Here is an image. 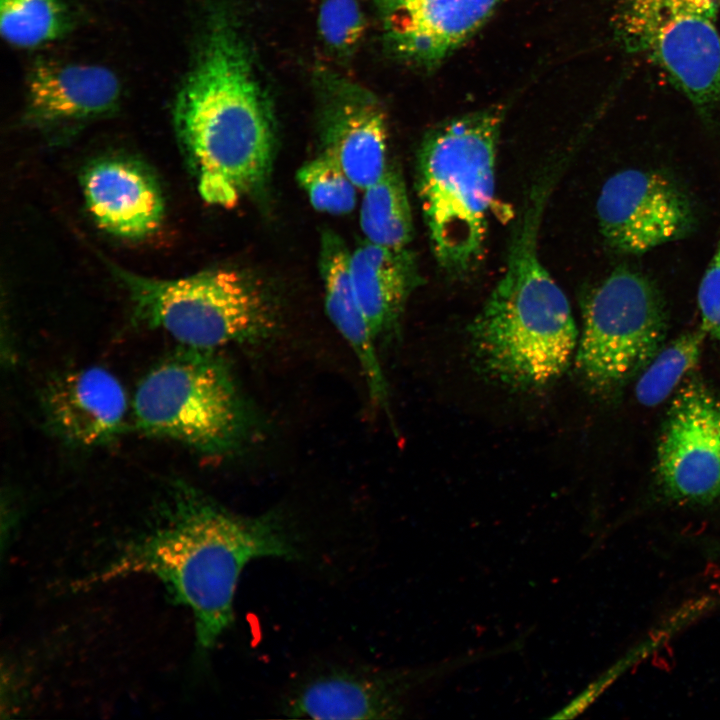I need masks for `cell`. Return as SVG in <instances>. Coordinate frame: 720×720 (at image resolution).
<instances>
[{
  "label": "cell",
  "mask_w": 720,
  "mask_h": 720,
  "mask_svg": "<svg viewBox=\"0 0 720 720\" xmlns=\"http://www.w3.org/2000/svg\"><path fill=\"white\" fill-rule=\"evenodd\" d=\"M300 539L279 512L236 514L191 487L176 486L161 520L127 542L81 585L132 575L158 579L193 617L196 647L207 655L234 621L245 567L262 558H301Z\"/></svg>",
  "instance_id": "cell-1"
},
{
  "label": "cell",
  "mask_w": 720,
  "mask_h": 720,
  "mask_svg": "<svg viewBox=\"0 0 720 720\" xmlns=\"http://www.w3.org/2000/svg\"><path fill=\"white\" fill-rule=\"evenodd\" d=\"M176 133L202 199L230 208L268 177L273 122L248 51L232 24L215 17L174 106Z\"/></svg>",
  "instance_id": "cell-2"
},
{
  "label": "cell",
  "mask_w": 720,
  "mask_h": 720,
  "mask_svg": "<svg viewBox=\"0 0 720 720\" xmlns=\"http://www.w3.org/2000/svg\"><path fill=\"white\" fill-rule=\"evenodd\" d=\"M536 216L529 214L503 276L468 327L480 372L524 390L559 378L578 337L569 301L537 255Z\"/></svg>",
  "instance_id": "cell-3"
},
{
  "label": "cell",
  "mask_w": 720,
  "mask_h": 720,
  "mask_svg": "<svg viewBox=\"0 0 720 720\" xmlns=\"http://www.w3.org/2000/svg\"><path fill=\"white\" fill-rule=\"evenodd\" d=\"M501 122L497 107L457 117L432 129L419 151L418 195L432 250L454 275L483 254Z\"/></svg>",
  "instance_id": "cell-4"
},
{
  "label": "cell",
  "mask_w": 720,
  "mask_h": 720,
  "mask_svg": "<svg viewBox=\"0 0 720 720\" xmlns=\"http://www.w3.org/2000/svg\"><path fill=\"white\" fill-rule=\"evenodd\" d=\"M127 289L134 319L161 328L187 347L213 349L272 333L276 311L265 289L233 269L156 279L106 262Z\"/></svg>",
  "instance_id": "cell-5"
},
{
  "label": "cell",
  "mask_w": 720,
  "mask_h": 720,
  "mask_svg": "<svg viewBox=\"0 0 720 720\" xmlns=\"http://www.w3.org/2000/svg\"><path fill=\"white\" fill-rule=\"evenodd\" d=\"M133 413L145 434L208 455L239 448L249 427L247 407L213 349L184 346L153 367L137 387Z\"/></svg>",
  "instance_id": "cell-6"
},
{
  "label": "cell",
  "mask_w": 720,
  "mask_h": 720,
  "mask_svg": "<svg viewBox=\"0 0 720 720\" xmlns=\"http://www.w3.org/2000/svg\"><path fill=\"white\" fill-rule=\"evenodd\" d=\"M624 48L664 72L699 108L720 104V32L715 0H619Z\"/></svg>",
  "instance_id": "cell-7"
},
{
  "label": "cell",
  "mask_w": 720,
  "mask_h": 720,
  "mask_svg": "<svg viewBox=\"0 0 720 720\" xmlns=\"http://www.w3.org/2000/svg\"><path fill=\"white\" fill-rule=\"evenodd\" d=\"M667 328L659 292L644 275L615 269L588 298L576 366L592 389L611 390L649 364Z\"/></svg>",
  "instance_id": "cell-8"
},
{
  "label": "cell",
  "mask_w": 720,
  "mask_h": 720,
  "mask_svg": "<svg viewBox=\"0 0 720 720\" xmlns=\"http://www.w3.org/2000/svg\"><path fill=\"white\" fill-rule=\"evenodd\" d=\"M663 494L679 504L720 499V396L691 382L674 397L657 446Z\"/></svg>",
  "instance_id": "cell-9"
},
{
  "label": "cell",
  "mask_w": 720,
  "mask_h": 720,
  "mask_svg": "<svg viewBox=\"0 0 720 720\" xmlns=\"http://www.w3.org/2000/svg\"><path fill=\"white\" fill-rule=\"evenodd\" d=\"M600 231L622 253H643L675 240L691 227L688 199L667 176L638 169L609 177L596 204Z\"/></svg>",
  "instance_id": "cell-10"
},
{
  "label": "cell",
  "mask_w": 720,
  "mask_h": 720,
  "mask_svg": "<svg viewBox=\"0 0 720 720\" xmlns=\"http://www.w3.org/2000/svg\"><path fill=\"white\" fill-rule=\"evenodd\" d=\"M501 0H377L393 54L422 68L439 65L494 13Z\"/></svg>",
  "instance_id": "cell-11"
},
{
  "label": "cell",
  "mask_w": 720,
  "mask_h": 720,
  "mask_svg": "<svg viewBox=\"0 0 720 720\" xmlns=\"http://www.w3.org/2000/svg\"><path fill=\"white\" fill-rule=\"evenodd\" d=\"M423 679L421 672L330 669L290 692L283 712L293 718H397L404 711L407 694Z\"/></svg>",
  "instance_id": "cell-12"
},
{
  "label": "cell",
  "mask_w": 720,
  "mask_h": 720,
  "mask_svg": "<svg viewBox=\"0 0 720 720\" xmlns=\"http://www.w3.org/2000/svg\"><path fill=\"white\" fill-rule=\"evenodd\" d=\"M324 80L323 151L363 191L379 180L389 166L384 111L365 88L335 77Z\"/></svg>",
  "instance_id": "cell-13"
},
{
  "label": "cell",
  "mask_w": 720,
  "mask_h": 720,
  "mask_svg": "<svg viewBox=\"0 0 720 720\" xmlns=\"http://www.w3.org/2000/svg\"><path fill=\"white\" fill-rule=\"evenodd\" d=\"M42 411L49 429L80 447L105 445L123 431L127 397L118 379L100 367L66 372L42 392Z\"/></svg>",
  "instance_id": "cell-14"
},
{
  "label": "cell",
  "mask_w": 720,
  "mask_h": 720,
  "mask_svg": "<svg viewBox=\"0 0 720 720\" xmlns=\"http://www.w3.org/2000/svg\"><path fill=\"white\" fill-rule=\"evenodd\" d=\"M88 211L103 230L129 239L156 231L164 217V200L153 175L136 161L107 158L82 175Z\"/></svg>",
  "instance_id": "cell-15"
},
{
  "label": "cell",
  "mask_w": 720,
  "mask_h": 720,
  "mask_svg": "<svg viewBox=\"0 0 720 720\" xmlns=\"http://www.w3.org/2000/svg\"><path fill=\"white\" fill-rule=\"evenodd\" d=\"M27 117L41 126L69 125L112 111L121 83L99 65L38 60L27 78Z\"/></svg>",
  "instance_id": "cell-16"
},
{
  "label": "cell",
  "mask_w": 720,
  "mask_h": 720,
  "mask_svg": "<svg viewBox=\"0 0 720 720\" xmlns=\"http://www.w3.org/2000/svg\"><path fill=\"white\" fill-rule=\"evenodd\" d=\"M350 251L333 232L321 238L320 272L325 308L330 321L350 345L365 375L370 397L387 402V383L377 352L376 340L360 308L350 273Z\"/></svg>",
  "instance_id": "cell-17"
},
{
  "label": "cell",
  "mask_w": 720,
  "mask_h": 720,
  "mask_svg": "<svg viewBox=\"0 0 720 720\" xmlns=\"http://www.w3.org/2000/svg\"><path fill=\"white\" fill-rule=\"evenodd\" d=\"M350 273L375 340L383 337L398 320L412 288L414 271L408 252L365 241L350 253Z\"/></svg>",
  "instance_id": "cell-18"
},
{
  "label": "cell",
  "mask_w": 720,
  "mask_h": 720,
  "mask_svg": "<svg viewBox=\"0 0 720 720\" xmlns=\"http://www.w3.org/2000/svg\"><path fill=\"white\" fill-rule=\"evenodd\" d=\"M360 227L367 242L392 250H405L412 239L405 183L390 164L379 180L363 190Z\"/></svg>",
  "instance_id": "cell-19"
},
{
  "label": "cell",
  "mask_w": 720,
  "mask_h": 720,
  "mask_svg": "<svg viewBox=\"0 0 720 720\" xmlns=\"http://www.w3.org/2000/svg\"><path fill=\"white\" fill-rule=\"evenodd\" d=\"M71 16L60 0H0V32L11 45L35 48L61 38Z\"/></svg>",
  "instance_id": "cell-20"
},
{
  "label": "cell",
  "mask_w": 720,
  "mask_h": 720,
  "mask_svg": "<svg viewBox=\"0 0 720 720\" xmlns=\"http://www.w3.org/2000/svg\"><path fill=\"white\" fill-rule=\"evenodd\" d=\"M705 336L701 328L686 332L653 357L635 386L640 404L654 407L669 397L698 363Z\"/></svg>",
  "instance_id": "cell-21"
},
{
  "label": "cell",
  "mask_w": 720,
  "mask_h": 720,
  "mask_svg": "<svg viewBox=\"0 0 720 720\" xmlns=\"http://www.w3.org/2000/svg\"><path fill=\"white\" fill-rule=\"evenodd\" d=\"M297 181L317 211L345 215L356 206L359 189L324 151L298 170Z\"/></svg>",
  "instance_id": "cell-22"
},
{
  "label": "cell",
  "mask_w": 720,
  "mask_h": 720,
  "mask_svg": "<svg viewBox=\"0 0 720 720\" xmlns=\"http://www.w3.org/2000/svg\"><path fill=\"white\" fill-rule=\"evenodd\" d=\"M317 27L329 52L347 57L359 47L366 32V19L358 0H322Z\"/></svg>",
  "instance_id": "cell-23"
},
{
  "label": "cell",
  "mask_w": 720,
  "mask_h": 720,
  "mask_svg": "<svg viewBox=\"0 0 720 720\" xmlns=\"http://www.w3.org/2000/svg\"><path fill=\"white\" fill-rule=\"evenodd\" d=\"M701 329L720 342V239L698 290Z\"/></svg>",
  "instance_id": "cell-24"
}]
</instances>
